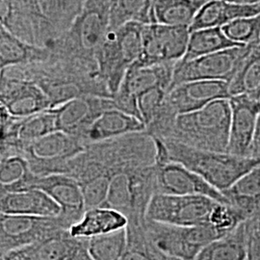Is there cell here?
<instances>
[{
	"instance_id": "1",
	"label": "cell",
	"mask_w": 260,
	"mask_h": 260,
	"mask_svg": "<svg viewBox=\"0 0 260 260\" xmlns=\"http://www.w3.org/2000/svg\"><path fill=\"white\" fill-rule=\"evenodd\" d=\"M156 149L146 131L90 143L72 158L65 175L79 185L94 179L109 180L115 175L131 169L155 164Z\"/></svg>"
},
{
	"instance_id": "2",
	"label": "cell",
	"mask_w": 260,
	"mask_h": 260,
	"mask_svg": "<svg viewBox=\"0 0 260 260\" xmlns=\"http://www.w3.org/2000/svg\"><path fill=\"white\" fill-rule=\"evenodd\" d=\"M231 123L229 99H220L204 107L177 115L167 141L194 149L225 152Z\"/></svg>"
},
{
	"instance_id": "3",
	"label": "cell",
	"mask_w": 260,
	"mask_h": 260,
	"mask_svg": "<svg viewBox=\"0 0 260 260\" xmlns=\"http://www.w3.org/2000/svg\"><path fill=\"white\" fill-rule=\"evenodd\" d=\"M162 141L169 160L183 165L221 193L260 164L259 159L239 157L228 152L194 149L174 141Z\"/></svg>"
},
{
	"instance_id": "4",
	"label": "cell",
	"mask_w": 260,
	"mask_h": 260,
	"mask_svg": "<svg viewBox=\"0 0 260 260\" xmlns=\"http://www.w3.org/2000/svg\"><path fill=\"white\" fill-rule=\"evenodd\" d=\"M109 31V0H85L72 25L51 46L56 55L95 60Z\"/></svg>"
},
{
	"instance_id": "5",
	"label": "cell",
	"mask_w": 260,
	"mask_h": 260,
	"mask_svg": "<svg viewBox=\"0 0 260 260\" xmlns=\"http://www.w3.org/2000/svg\"><path fill=\"white\" fill-rule=\"evenodd\" d=\"M144 25L129 21L109 29L95 53L99 75L112 96L118 91L127 70L139 58Z\"/></svg>"
},
{
	"instance_id": "6",
	"label": "cell",
	"mask_w": 260,
	"mask_h": 260,
	"mask_svg": "<svg viewBox=\"0 0 260 260\" xmlns=\"http://www.w3.org/2000/svg\"><path fill=\"white\" fill-rule=\"evenodd\" d=\"M155 193V164L131 169L112 177L101 206L121 212L127 223H141L146 219L148 205Z\"/></svg>"
},
{
	"instance_id": "7",
	"label": "cell",
	"mask_w": 260,
	"mask_h": 260,
	"mask_svg": "<svg viewBox=\"0 0 260 260\" xmlns=\"http://www.w3.org/2000/svg\"><path fill=\"white\" fill-rule=\"evenodd\" d=\"M31 30L33 46L48 47L64 35L85 0H18Z\"/></svg>"
},
{
	"instance_id": "8",
	"label": "cell",
	"mask_w": 260,
	"mask_h": 260,
	"mask_svg": "<svg viewBox=\"0 0 260 260\" xmlns=\"http://www.w3.org/2000/svg\"><path fill=\"white\" fill-rule=\"evenodd\" d=\"M144 229L158 251L180 260H194L208 243L224 235L210 223L177 226L157 223L147 218L144 221Z\"/></svg>"
},
{
	"instance_id": "9",
	"label": "cell",
	"mask_w": 260,
	"mask_h": 260,
	"mask_svg": "<svg viewBox=\"0 0 260 260\" xmlns=\"http://www.w3.org/2000/svg\"><path fill=\"white\" fill-rule=\"evenodd\" d=\"M260 43L231 47L189 61H177L169 89L174 86L196 80H219L229 83L243 60ZM168 89V90H169Z\"/></svg>"
},
{
	"instance_id": "10",
	"label": "cell",
	"mask_w": 260,
	"mask_h": 260,
	"mask_svg": "<svg viewBox=\"0 0 260 260\" xmlns=\"http://www.w3.org/2000/svg\"><path fill=\"white\" fill-rule=\"evenodd\" d=\"M155 144V184L156 193L167 195H201L228 205L225 197L183 165L167 158L162 140L152 138Z\"/></svg>"
},
{
	"instance_id": "11",
	"label": "cell",
	"mask_w": 260,
	"mask_h": 260,
	"mask_svg": "<svg viewBox=\"0 0 260 260\" xmlns=\"http://www.w3.org/2000/svg\"><path fill=\"white\" fill-rule=\"evenodd\" d=\"M83 143L62 131H52L27 144L22 157L32 174L48 176L65 175L68 162L84 149Z\"/></svg>"
},
{
	"instance_id": "12",
	"label": "cell",
	"mask_w": 260,
	"mask_h": 260,
	"mask_svg": "<svg viewBox=\"0 0 260 260\" xmlns=\"http://www.w3.org/2000/svg\"><path fill=\"white\" fill-rule=\"evenodd\" d=\"M217 203L205 196L155 193L148 205L146 218L177 226L204 224L208 223L209 215Z\"/></svg>"
},
{
	"instance_id": "13",
	"label": "cell",
	"mask_w": 260,
	"mask_h": 260,
	"mask_svg": "<svg viewBox=\"0 0 260 260\" xmlns=\"http://www.w3.org/2000/svg\"><path fill=\"white\" fill-rule=\"evenodd\" d=\"M70 228L59 215L41 217L0 212V255Z\"/></svg>"
},
{
	"instance_id": "14",
	"label": "cell",
	"mask_w": 260,
	"mask_h": 260,
	"mask_svg": "<svg viewBox=\"0 0 260 260\" xmlns=\"http://www.w3.org/2000/svg\"><path fill=\"white\" fill-rule=\"evenodd\" d=\"M189 34L187 27L159 23L145 24L141 53L132 66L148 67L177 63L185 53Z\"/></svg>"
},
{
	"instance_id": "15",
	"label": "cell",
	"mask_w": 260,
	"mask_h": 260,
	"mask_svg": "<svg viewBox=\"0 0 260 260\" xmlns=\"http://www.w3.org/2000/svg\"><path fill=\"white\" fill-rule=\"evenodd\" d=\"M0 103L14 118H25L51 109L44 91L19 75L14 67L3 68L0 72Z\"/></svg>"
},
{
	"instance_id": "16",
	"label": "cell",
	"mask_w": 260,
	"mask_h": 260,
	"mask_svg": "<svg viewBox=\"0 0 260 260\" xmlns=\"http://www.w3.org/2000/svg\"><path fill=\"white\" fill-rule=\"evenodd\" d=\"M175 65L176 63L148 67L131 66L123 76L118 91L112 96L116 109L131 114L139 119L136 98L140 93L153 87H161L168 91L172 82Z\"/></svg>"
},
{
	"instance_id": "17",
	"label": "cell",
	"mask_w": 260,
	"mask_h": 260,
	"mask_svg": "<svg viewBox=\"0 0 260 260\" xmlns=\"http://www.w3.org/2000/svg\"><path fill=\"white\" fill-rule=\"evenodd\" d=\"M231 123L225 152L239 157H250L251 143L260 126V98L249 94L233 95Z\"/></svg>"
},
{
	"instance_id": "18",
	"label": "cell",
	"mask_w": 260,
	"mask_h": 260,
	"mask_svg": "<svg viewBox=\"0 0 260 260\" xmlns=\"http://www.w3.org/2000/svg\"><path fill=\"white\" fill-rule=\"evenodd\" d=\"M110 109H116L113 99L98 95L78 96L51 108L55 118L56 130L81 142L93 121L103 112Z\"/></svg>"
},
{
	"instance_id": "19",
	"label": "cell",
	"mask_w": 260,
	"mask_h": 260,
	"mask_svg": "<svg viewBox=\"0 0 260 260\" xmlns=\"http://www.w3.org/2000/svg\"><path fill=\"white\" fill-rule=\"evenodd\" d=\"M35 188L45 192L57 205L59 214L71 226L76 223L85 212L83 196L80 186L75 178L63 174L36 176L32 173L23 182L21 189Z\"/></svg>"
},
{
	"instance_id": "20",
	"label": "cell",
	"mask_w": 260,
	"mask_h": 260,
	"mask_svg": "<svg viewBox=\"0 0 260 260\" xmlns=\"http://www.w3.org/2000/svg\"><path fill=\"white\" fill-rule=\"evenodd\" d=\"M230 99L228 83L219 80H196L169 89L166 100L177 115L195 111L216 100Z\"/></svg>"
},
{
	"instance_id": "21",
	"label": "cell",
	"mask_w": 260,
	"mask_h": 260,
	"mask_svg": "<svg viewBox=\"0 0 260 260\" xmlns=\"http://www.w3.org/2000/svg\"><path fill=\"white\" fill-rule=\"evenodd\" d=\"M0 212L55 217L60 214L61 209L49 196L39 189L7 190L0 187Z\"/></svg>"
},
{
	"instance_id": "22",
	"label": "cell",
	"mask_w": 260,
	"mask_h": 260,
	"mask_svg": "<svg viewBox=\"0 0 260 260\" xmlns=\"http://www.w3.org/2000/svg\"><path fill=\"white\" fill-rule=\"evenodd\" d=\"M146 130L143 121L131 114L110 109L100 115L84 134V145L113 139Z\"/></svg>"
},
{
	"instance_id": "23",
	"label": "cell",
	"mask_w": 260,
	"mask_h": 260,
	"mask_svg": "<svg viewBox=\"0 0 260 260\" xmlns=\"http://www.w3.org/2000/svg\"><path fill=\"white\" fill-rule=\"evenodd\" d=\"M260 15V4L237 5L224 0H210L198 11L189 32L205 28L223 27L234 19Z\"/></svg>"
},
{
	"instance_id": "24",
	"label": "cell",
	"mask_w": 260,
	"mask_h": 260,
	"mask_svg": "<svg viewBox=\"0 0 260 260\" xmlns=\"http://www.w3.org/2000/svg\"><path fill=\"white\" fill-rule=\"evenodd\" d=\"M127 224V219L121 212L104 206L86 209L82 217L74 223L69 232L75 238L89 239L91 237L112 233Z\"/></svg>"
},
{
	"instance_id": "25",
	"label": "cell",
	"mask_w": 260,
	"mask_h": 260,
	"mask_svg": "<svg viewBox=\"0 0 260 260\" xmlns=\"http://www.w3.org/2000/svg\"><path fill=\"white\" fill-rule=\"evenodd\" d=\"M194 260H247L246 222H242L232 232L208 243Z\"/></svg>"
},
{
	"instance_id": "26",
	"label": "cell",
	"mask_w": 260,
	"mask_h": 260,
	"mask_svg": "<svg viewBox=\"0 0 260 260\" xmlns=\"http://www.w3.org/2000/svg\"><path fill=\"white\" fill-rule=\"evenodd\" d=\"M55 130L54 114L48 109L25 118H14L1 137L16 140L24 148L29 143Z\"/></svg>"
},
{
	"instance_id": "27",
	"label": "cell",
	"mask_w": 260,
	"mask_h": 260,
	"mask_svg": "<svg viewBox=\"0 0 260 260\" xmlns=\"http://www.w3.org/2000/svg\"><path fill=\"white\" fill-rule=\"evenodd\" d=\"M78 241L69 230L51 234L19 249L29 260H66Z\"/></svg>"
},
{
	"instance_id": "28",
	"label": "cell",
	"mask_w": 260,
	"mask_h": 260,
	"mask_svg": "<svg viewBox=\"0 0 260 260\" xmlns=\"http://www.w3.org/2000/svg\"><path fill=\"white\" fill-rule=\"evenodd\" d=\"M204 4L193 0H155L152 6L154 23L189 28Z\"/></svg>"
},
{
	"instance_id": "29",
	"label": "cell",
	"mask_w": 260,
	"mask_h": 260,
	"mask_svg": "<svg viewBox=\"0 0 260 260\" xmlns=\"http://www.w3.org/2000/svg\"><path fill=\"white\" fill-rule=\"evenodd\" d=\"M239 46L226 37L221 27L199 29L190 32L185 53L179 61L185 62Z\"/></svg>"
},
{
	"instance_id": "30",
	"label": "cell",
	"mask_w": 260,
	"mask_h": 260,
	"mask_svg": "<svg viewBox=\"0 0 260 260\" xmlns=\"http://www.w3.org/2000/svg\"><path fill=\"white\" fill-rule=\"evenodd\" d=\"M47 47L28 45L8 30L0 34V68L41 61L47 56Z\"/></svg>"
},
{
	"instance_id": "31",
	"label": "cell",
	"mask_w": 260,
	"mask_h": 260,
	"mask_svg": "<svg viewBox=\"0 0 260 260\" xmlns=\"http://www.w3.org/2000/svg\"><path fill=\"white\" fill-rule=\"evenodd\" d=\"M230 98L249 94L260 98V46L254 47L247 56L233 79L228 83Z\"/></svg>"
},
{
	"instance_id": "32",
	"label": "cell",
	"mask_w": 260,
	"mask_h": 260,
	"mask_svg": "<svg viewBox=\"0 0 260 260\" xmlns=\"http://www.w3.org/2000/svg\"><path fill=\"white\" fill-rule=\"evenodd\" d=\"M152 6L153 0H109V29L129 21L154 23Z\"/></svg>"
},
{
	"instance_id": "33",
	"label": "cell",
	"mask_w": 260,
	"mask_h": 260,
	"mask_svg": "<svg viewBox=\"0 0 260 260\" xmlns=\"http://www.w3.org/2000/svg\"><path fill=\"white\" fill-rule=\"evenodd\" d=\"M144 221L126 224V247L121 260H167L169 256L158 251L149 240Z\"/></svg>"
},
{
	"instance_id": "34",
	"label": "cell",
	"mask_w": 260,
	"mask_h": 260,
	"mask_svg": "<svg viewBox=\"0 0 260 260\" xmlns=\"http://www.w3.org/2000/svg\"><path fill=\"white\" fill-rule=\"evenodd\" d=\"M86 247L93 260H121L126 247V226L86 239Z\"/></svg>"
},
{
	"instance_id": "35",
	"label": "cell",
	"mask_w": 260,
	"mask_h": 260,
	"mask_svg": "<svg viewBox=\"0 0 260 260\" xmlns=\"http://www.w3.org/2000/svg\"><path fill=\"white\" fill-rule=\"evenodd\" d=\"M0 23L11 34L33 46L31 30L18 0H0Z\"/></svg>"
},
{
	"instance_id": "36",
	"label": "cell",
	"mask_w": 260,
	"mask_h": 260,
	"mask_svg": "<svg viewBox=\"0 0 260 260\" xmlns=\"http://www.w3.org/2000/svg\"><path fill=\"white\" fill-rule=\"evenodd\" d=\"M222 30L226 37L237 45L260 43V15L234 19L223 25Z\"/></svg>"
},
{
	"instance_id": "37",
	"label": "cell",
	"mask_w": 260,
	"mask_h": 260,
	"mask_svg": "<svg viewBox=\"0 0 260 260\" xmlns=\"http://www.w3.org/2000/svg\"><path fill=\"white\" fill-rule=\"evenodd\" d=\"M30 170L21 156L3 158L0 161V187L7 190L21 189Z\"/></svg>"
},
{
	"instance_id": "38",
	"label": "cell",
	"mask_w": 260,
	"mask_h": 260,
	"mask_svg": "<svg viewBox=\"0 0 260 260\" xmlns=\"http://www.w3.org/2000/svg\"><path fill=\"white\" fill-rule=\"evenodd\" d=\"M225 199L240 198L260 200V168L256 166L239 177L233 185L222 192Z\"/></svg>"
},
{
	"instance_id": "39",
	"label": "cell",
	"mask_w": 260,
	"mask_h": 260,
	"mask_svg": "<svg viewBox=\"0 0 260 260\" xmlns=\"http://www.w3.org/2000/svg\"><path fill=\"white\" fill-rule=\"evenodd\" d=\"M167 90L161 87H153L140 93L136 98V106L139 119L146 125L155 116L165 102Z\"/></svg>"
},
{
	"instance_id": "40",
	"label": "cell",
	"mask_w": 260,
	"mask_h": 260,
	"mask_svg": "<svg viewBox=\"0 0 260 260\" xmlns=\"http://www.w3.org/2000/svg\"><path fill=\"white\" fill-rule=\"evenodd\" d=\"M242 222L245 221L232 205L220 203L215 205L208 219V223L223 234L232 232Z\"/></svg>"
},
{
	"instance_id": "41",
	"label": "cell",
	"mask_w": 260,
	"mask_h": 260,
	"mask_svg": "<svg viewBox=\"0 0 260 260\" xmlns=\"http://www.w3.org/2000/svg\"><path fill=\"white\" fill-rule=\"evenodd\" d=\"M247 260H260V214L246 220Z\"/></svg>"
},
{
	"instance_id": "42",
	"label": "cell",
	"mask_w": 260,
	"mask_h": 260,
	"mask_svg": "<svg viewBox=\"0 0 260 260\" xmlns=\"http://www.w3.org/2000/svg\"><path fill=\"white\" fill-rule=\"evenodd\" d=\"M66 260H93L87 250L86 239L78 238L76 245Z\"/></svg>"
},
{
	"instance_id": "43",
	"label": "cell",
	"mask_w": 260,
	"mask_h": 260,
	"mask_svg": "<svg viewBox=\"0 0 260 260\" xmlns=\"http://www.w3.org/2000/svg\"><path fill=\"white\" fill-rule=\"evenodd\" d=\"M0 260H29L26 258L19 250H15V251H9L3 255H1Z\"/></svg>"
},
{
	"instance_id": "44",
	"label": "cell",
	"mask_w": 260,
	"mask_h": 260,
	"mask_svg": "<svg viewBox=\"0 0 260 260\" xmlns=\"http://www.w3.org/2000/svg\"><path fill=\"white\" fill-rule=\"evenodd\" d=\"M226 2L237 4V5H255L260 4V0H224Z\"/></svg>"
},
{
	"instance_id": "45",
	"label": "cell",
	"mask_w": 260,
	"mask_h": 260,
	"mask_svg": "<svg viewBox=\"0 0 260 260\" xmlns=\"http://www.w3.org/2000/svg\"><path fill=\"white\" fill-rule=\"evenodd\" d=\"M6 30H7V29L4 27V26H3V25L0 23V34H2V33H3L4 31H6Z\"/></svg>"
},
{
	"instance_id": "46",
	"label": "cell",
	"mask_w": 260,
	"mask_h": 260,
	"mask_svg": "<svg viewBox=\"0 0 260 260\" xmlns=\"http://www.w3.org/2000/svg\"><path fill=\"white\" fill-rule=\"evenodd\" d=\"M193 1H196V2H200V3H202V4H205L206 2H208V1H210V0H193Z\"/></svg>"
},
{
	"instance_id": "47",
	"label": "cell",
	"mask_w": 260,
	"mask_h": 260,
	"mask_svg": "<svg viewBox=\"0 0 260 260\" xmlns=\"http://www.w3.org/2000/svg\"><path fill=\"white\" fill-rule=\"evenodd\" d=\"M168 260H180V259H177V258H174V257H169V258H168Z\"/></svg>"
},
{
	"instance_id": "48",
	"label": "cell",
	"mask_w": 260,
	"mask_h": 260,
	"mask_svg": "<svg viewBox=\"0 0 260 260\" xmlns=\"http://www.w3.org/2000/svg\"><path fill=\"white\" fill-rule=\"evenodd\" d=\"M3 133H4V132H3V130L0 129V137L3 135Z\"/></svg>"
},
{
	"instance_id": "49",
	"label": "cell",
	"mask_w": 260,
	"mask_h": 260,
	"mask_svg": "<svg viewBox=\"0 0 260 260\" xmlns=\"http://www.w3.org/2000/svg\"><path fill=\"white\" fill-rule=\"evenodd\" d=\"M0 161H1V153H0Z\"/></svg>"
},
{
	"instance_id": "50",
	"label": "cell",
	"mask_w": 260,
	"mask_h": 260,
	"mask_svg": "<svg viewBox=\"0 0 260 260\" xmlns=\"http://www.w3.org/2000/svg\"><path fill=\"white\" fill-rule=\"evenodd\" d=\"M154 1H155V0H153V3H154Z\"/></svg>"
},
{
	"instance_id": "51",
	"label": "cell",
	"mask_w": 260,
	"mask_h": 260,
	"mask_svg": "<svg viewBox=\"0 0 260 260\" xmlns=\"http://www.w3.org/2000/svg\"><path fill=\"white\" fill-rule=\"evenodd\" d=\"M0 259H1V255H0Z\"/></svg>"
}]
</instances>
